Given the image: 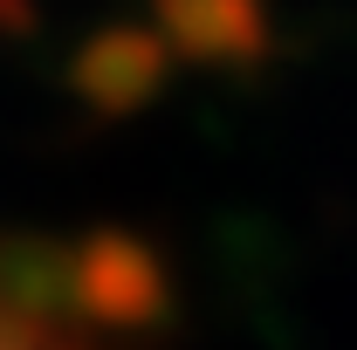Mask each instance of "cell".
Listing matches in <instances>:
<instances>
[{
	"mask_svg": "<svg viewBox=\"0 0 357 350\" xmlns=\"http://www.w3.org/2000/svg\"><path fill=\"white\" fill-rule=\"evenodd\" d=\"M0 350H89L69 248L0 234Z\"/></svg>",
	"mask_w": 357,
	"mask_h": 350,
	"instance_id": "6da1fadb",
	"label": "cell"
},
{
	"mask_svg": "<svg viewBox=\"0 0 357 350\" xmlns=\"http://www.w3.org/2000/svg\"><path fill=\"white\" fill-rule=\"evenodd\" d=\"M76 303H83L89 330H158L165 323V268L158 254L131 241V234H96L83 254H76Z\"/></svg>",
	"mask_w": 357,
	"mask_h": 350,
	"instance_id": "7a4b0ae2",
	"label": "cell"
},
{
	"mask_svg": "<svg viewBox=\"0 0 357 350\" xmlns=\"http://www.w3.org/2000/svg\"><path fill=\"white\" fill-rule=\"evenodd\" d=\"M158 21L192 62H261L268 0H158Z\"/></svg>",
	"mask_w": 357,
	"mask_h": 350,
	"instance_id": "3957f363",
	"label": "cell"
},
{
	"mask_svg": "<svg viewBox=\"0 0 357 350\" xmlns=\"http://www.w3.org/2000/svg\"><path fill=\"white\" fill-rule=\"evenodd\" d=\"M83 83H89V96L103 110H137V103H151L158 83H165V48L151 42V35H137V28H117V35H103L83 55Z\"/></svg>",
	"mask_w": 357,
	"mask_h": 350,
	"instance_id": "277c9868",
	"label": "cell"
}]
</instances>
